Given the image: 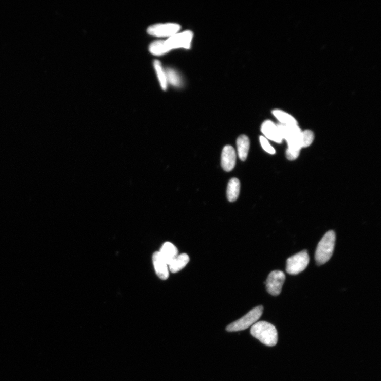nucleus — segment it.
<instances>
[{
	"label": "nucleus",
	"mask_w": 381,
	"mask_h": 381,
	"mask_svg": "<svg viewBox=\"0 0 381 381\" xmlns=\"http://www.w3.org/2000/svg\"><path fill=\"white\" fill-rule=\"evenodd\" d=\"M241 184L239 179L232 178L228 184L227 196L228 201L234 202L237 201L240 192Z\"/></svg>",
	"instance_id": "obj_12"
},
{
	"label": "nucleus",
	"mask_w": 381,
	"mask_h": 381,
	"mask_svg": "<svg viewBox=\"0 0 381 381\" xmlns=\"http://www.w3.org/2000/svg\"><path fill=\"white\" fill-rule=\"evenodd\" d=\"M193 38V32L191 31L187 30L183 32L177 33L165 41V42L170 51L179 48L190 49Z\"/></svg>",
	"instance_id": "obj_5"
},
{
	"label": "nucleus",
	"mask_w": 381,
	"mask_h": 381,
	"mask_svg": "<svg viewBox=\"0 0 381 381\" xmlns=\"http://www.w3.org/2000/svg\"><path fill=\"white\" fill-rule=\"evenodd\" d=\"M261 132L267 138L276 142L281 143L283 140L277 124L271 121L266 120L263 123Z\"/></svg>",
	"instance_id": "obj_8"
},
{
	"label": "nucleus",
	"mask_w": 381,
	"mask_h": 381,
	"mask_svg": "<svg viewBox=\"0 0 381 381\" xmlns=\"http://www.w3.org/2000/svg\"><path fill=\"white\" fill-rule=\"evenodd\" d=\"M272 113L281 124L286 125H298L297 121L294 117L283 111L274 110Z\"/></svg>",
	"instance_id": "obj_15"
},
{
	"label": "nucleus",
	"mask_w": 381,
	"mask_h": 381,
	"mask_svg": "<svg viewBox=\"0 0 381 381\" xmlns=\"http://www.w3.org/2000/svg\"><path fill=\"white\" fill-rule=\"evenodd\" d=\"M180 26L174 23L159 24L150 26L148 32L149 34L158 38H169L178 32Z\"/></svg>",
	"instance_id": "obj_7"
},
{
	"label": "nucleus",
	"mask_w": 381,
	"mask_h": 381,
	"mask_svg": "<svg viewBox=\"0 0 381 381\" xmlns=\"http://www.w3.org/2000/svg\"><path fill=\"white\" fill-rule=\"evenodd\" d=\"M314 140V134L310 130L302 131L301 144L302 148L309 147Z\"/></svg>",
	"instance_id": "obj_19"
},
{
	"label": "nucleus",
	"mask_w": 381,
	"mask_h": 381,
	"mask_svg": "<svg viewBox=\"0 0 381 381\" xmlns=\"http://www.w3.org/2000/svg\"><path fill=\"white\" fill-rule=\"evenodd\" d=\"M150 51L153 55L159 56L165 55L169 52L165 41H157L153 42L149 47Z\"/></svg>",
	"instance_id": "obj_17"
},
{
	"label": "nucleus",
	"mask_w": 381,
	"mask_h": 381,
	"mask_svg": "<svg viewBox=\"0 0 381 381\" xmlns=\"http://www.w3.org/2000/svg\"><path fill=\"white\" fill-rule=\"evenodd\" d=\"M153 261L156 275L161 280H167L169 277L168 265L162 258L159 252L153 254Z\"/></svg>",
	"instance_id": "obj_10"
},
{
	"label": "nucleus",
	"mask_w": 381,
	"mask_h": 381,
	"mask_svg": "<svg viewBox=\"0 0 381 381\" xmlns=\"http://www.w3.org/2000/svg\"><path fill=\"white\" fill-rule=\"evenodd\" d=\"M221 161L222 167L225 171L230 172L234 168L237 154L234 149L230 145H227L223 149Z\"/></svg>",
	"instance_id": "obj_9"
},
{
	"label": "nucleus",
	"mask_w": 381,
	"mask_h": 381,
	"mask_svg": "<svg viewBox=\"0 0 381 381\" xmlns=\"http://www.w3.org/2000/svg\"><path fill=\"white\" fill-rule=\"evenodd\" d=\"M166 71L168 83H170L172 85L175 87H178L182 84V79L175 70L168 68Z\"/></svg>",
	"instance_id": "obj_18"
},
{
	"label": "nucleus",
	"mask_w": 381,
	"mask_h": 381,
	"mask_svg": "<svg viewBox=\"0 0 381 381\" xmlns=\"http://www.w3.org/2000/svg\"><path fill=\"white\" fill-rule=\"evenodd\" d=\"M285 280V276L282 271L277 270L270 272L266 281L267 292L272 296L279 295Z\"/></svg>",
	"instance_id": "obj_6"
},
{
	"label": "nucleus",
	"mask_w": 381,
	"mask_h": 381,
	"mask_svg": "<svg viewBox=\"0 0 381 381\" xmlns=\"http://www.w3.org/2000/svg\"><path fill=\"white\" fill-rule=\"evenodd\" d=\"M336 233L333 230L326 232L319 242L315 253L318 265H323L332 258L335 245Z\"/></svg>",
	"instance_id": "obj_2"
},
{
	"label": "nucleus",
	"mask_w": 381,
	"mask_h": 381,
	"mask_svg": "<svg viewBox=\"0 0 381 381\" xmlns=\"http://www.w3.org/2000/svg\"><path fill=\"white\" fill-rule=\"evenodd\" d=\"M263 313V306H258L241 319L228 325L226 331L229 332H235L245 330L257 322Z\"/></svg>",
	"instance_id": "obj_3"
},
{
	"label": "nucleus",
	"mask_w": 381,
	"mask_h": 381,
	"mask_svg": "<svg viewBox=\"0 0 381 381\" xmlns=\"http://www.w3.org/2000/svg\"><path fill=\"white\" fill-rule=\"evenodd\" d=\"M190 258L187 253L178 256L169 265L172 273L175 274L183 269L189 263Z\"/></svg>",
	"instance_id": "obj_14"
},
{
	"label": "nucleus",
	"mask_w": 381,
	"mask_h": 381,
	"mask_svg": "<svg viewBox=\"0 0 381 381\" xmlns=\"http://www.w3.org/2000/svg\"><path fill=\"white\" fill-rule=\"evenodd\" d=\"M159 252L168 266L178 256L177 248L170 242L163 244Z\"/></svg>",
	"instance_id": "obj_11"
},
{
	"label": "nucleus",
	"mask_w": 381,
	"mask_h": 381,
	"mask_svg": "<svg viewBox=\"0 0 381 381\" xmlns=\"http://www.w3.org/2000/svg\"><path fill=\"white\" fill-rule=\"evenodd\" d=\"M310 258L306 250H302L289 258L286 261L287 273L297 275L303 271L309 264Z\"/></svg>",
	"instance_id": "obj_4"
},
{
	"label": "nucleus",
	"mask_w": 381,
	"mask_h": 381,
	"mask_svg": "<svg viewBox=\"0 0 381 381\" xmlns=\"http://www.w3.org/2000/svg\"><path fill=\"white\" fill-rule=\"evenodd\" d=\"M250 333L265 346L272 347L276 346L278 334L276 326L266 321H259L252 325Z\"/></svg>",
	"instance_id": "obj_1"
},
{
	"label": "nucleus",
	"mask_w": 381,
	"mask_h": 381,
	"mask_svg": "<svg viewBox=\"0 0 381 381\" xmlns=\"http://www.w3.org/2000/svg\"><path fill=\"white\" fill-rule=\"evenodd\" d=\"M154 66L158 77V79L163 90H166L168 87V81L167 78L166 71L163 68L161 63L157 60L154 62Z\"/></svg>",
	"instance_id": "obj_16"
},
{
	"label": "nucleus",
	"mask_w": 381,
	"mask_h": 381,
	"mask_svg": "<svg viewBox=\"0 0 381 381\" xmlns=\"http://www.w3.org/2000/svg\"><path fill=\"white\" fill-rule=\"evenodd\" d=\"M237 147L240 159L245 161L247 157L250 148V140L246 135H241L237 140Z\"/></svg>",
	"instance_id": "obj_13"
},
{
	"label": "nucleus",
	"mask_w": 381,
	"mask_h": 381,
	"mask_svg": "<svg viewBox=\"0 0 381 381\" xmlns=\"http://www.w3.org/2000/svg\"><path fill=\"white\" fill-rule=\"evenodd\" d=\"M260 141L263 150L267 153L274 155L276 153L275 149L271 146L268 140L263 136H260Z\"/></svg>",
	"instance_id": "obj_20"
}]
</instances>
